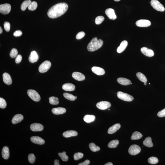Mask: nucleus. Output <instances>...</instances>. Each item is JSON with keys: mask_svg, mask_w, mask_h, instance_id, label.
I'll use <instances>...</instances> for the list:
<instances>
[{"mask_svg": "<svg viewBox=\"0 0 165 165\" xmlns=\"http://www.w3.org/2000/svg\"><path fill=\"white\" fill-rule=\"evenodd\" d=\"M84 156V154L81 152H78L75 153L74 155V158L76 161L79 160L82 158Z\"/></svg>", "mask_w": 165, "mask_h": 165, "instance_id": "nucleus-41", "label": "nucleus"}, {"mask_svg": "<svg viewBox=\"0 0 165 165\" xmlns=\"http://www.w3.org/2000/svg\"><path fill=\"white\" fill-rule=\"evenodd\" d=\"M39 56L37 53L35 51H33L31 52L29 57L28 60L31 63H34L38 61Z\"/></svg>", "mask_w": 165, "mask_h": 165, "instance_id": "nucleus-13", "label": "nucleus"}, {"mask_svg": "<svg viewBox=\"0 0 165 165\" xmlns=\"http://www.w3.org/2000/svg\"><path fill=\"white\" fill-rule=\"evenodd\" d=\"M114 1H115L118 2L120 1V0H114Z\"/></svg>", "mask_w": 165, "mask_h": 165, "instance_id": "nucleus-53", "label": "nucleus"}, {"mask_svg": "<svg viewBox=\"0 0 165 165\" xmlns=\"http://www.w3.org/2000/svg\"><path fill=\"white\" fill-rule=\"evenodd\" d=\"M119 143V141L118 140H112L109 143L108 146L110 148H115L118 146Z\"/></svg>", "mask_w": 165, "mask_h": 165, "instance_id": "nucleus-32", "label": "nucleus"}, {"mask_svg": "<svg viewBox=\"0 0 165 165\" xmlns=\"http://www.w3.org/2000/svg\"><path fill=\"white\" fill-rule=\"evenodd\" d=\"M78 133L76 131L70 130L66 131L63 133V137L65 138H69L73 137H76Z\"/></svg>", "mask_w": 165, "mask_h": 165, "instance_id": "nucleus-24", "label": "nucleus"}, {"mask_svg": "<svg viewBox=\"0 0 165 165\" xmlns=\"http://www.w3.org/2000/svg\"><path fill=\"white\" fill-rule=\"evenodd\" d=\"M28 158L29 162L31 164H33L34 162L35 159H36V157L33 154H30L28 155Z\"/></svg>", "mask_w": 165, "mask_h": 165, "instance_id": "nucleus-42", "label": "nucleus"}, {"mask_svg": "<svg viewBox=\"0 0 165 165\" xmlns=\"http://www.w3.org/2000/svg\"><path fill=\"white\" fill-rule=\"evenodd\" d=\"M62 89L66 91H73L75 90V86L74 85L71 83H67L63 85Z\"/></svg>", "mask_w": 165, "mask_h": 165, "instance_id": "nucleus-21", "label": "nucleus"}, {"mask_svg": "<svg viewBox=\"0 0 165 165\" xmlns=\"http://www.w3.org/2000/svg\"><path fill=\"white\" fill-rule=\"evenodd\" d=\"M3 32V30L1 27H0V34H1Z\"/></svg>", "mask_w": 165, "mask_h": 165, "instance_id": "nucleus-52", "label": "nucleus"}, {"mask_svg": "<svg viewBox=\"0 0 165 165\" xmlns=\"http://www.w3.org/2000/svg\"><path fill=\"white\" fill-rule=\"evenodd\" d=\"M105 20L104 17L103 16H98L96 17L95 20V23L96 24L99 25L103 22Z\"/></svg>", "mask_w": 165, "mask_h": 165, "instance_id": "nucleus-39", "label": "nucleus"}, {"mask_svg": "<svg viewBox=\"0 0 165 165\" xmlns=\"http://www.w3.org/2000/svg\"><path fill=\"white\" fill-rule=\"evenodd\" d=\"M90 163V161L89 160H86L84 162L80 163L78 165H88Z\"/></svg>", "mask_w": 165, "mask_h": 165, "instance_id": "nucleus-49", "label": "nucleus"}, {"mask_svg": "<svg viewBox=\"0 0 165 165\" xmlns=\"http://www.w3.org/2000/svg\"><path fill=\"white\" fill-rule=\"evenodd\" d=\"M89 148L91 151L93 152H96L99 151L100 150V148L98 146L96 145L95 144L93 143H91L89 144Z\"/></svg>", "mask_w": 165, "mask_h": 165, "instance_id": "nucleus-35", "label": "nucleus"}, {"mask_svg": "<svg viewBox=\"0 0 165 165\" xmlns=\"http://www.w3.org/2000/svg\"><path fill=\"white\" fill-rule=\"evenodd\" d=\"M151 24V22L147 20H139L137 21L136 22V25L139 27H147L150 26Z\"/></svg>", "mask_w": 165, "mask_h": 165, "instance_id": "nucleus-10", "label": "nucleus"}, {"mask_svg": "<svg viewBox=\"0 0 165 165\" xmlns=\"http://www.w3.org/2000/svg\"><path fill=\"white\" fill-rule=\"evenodd\" d=\"M111 104L109 102L101 101L98 102L96 104V106L99 109L104 110L107 109L111 106Z\"/></svg>", "mask_w": 165, "mask_h": 165, "instance_id": "nucleus-9", "label": "nucleus"}, {"mask_svg": "<svg viewBox=\"0 0 165 165\" xmlns=\"http://www.w3.org/2000/svg\"><path fill=\"white\" fill-rule=\"evenodd\" d=\"M11 6L8 4H2L0 5V12L4 14H9L11 12Z\"/></svg>", "mask_w": 165, "mask_h": 165, "instance_id": "nucleus-8", "label": "nucleus"}, {"mask_svg": "<svg viewBox=\"0 0 165 165\" xmlns=\"http://www.w3.org/2000/svg\"><path fill=\"white\" fill-rule=\"evenodd\" d=\"M85 35V33L84 32H81L78 33L76 36V38L77 39L80 40L83 38Z\"/></svg>", "mask_w": 165, "mask_h": 165, "instance_id": "nucleus-45", "label": "nucleus"}, {"mask_svg": "<svg viewBox=\"0 0 165 165\" xmlns=\"http://www.w3.org/2000/svg\"><path fill=\"white\" fill-rule=\"evenodd\" d=\"M103 44V41L102 40H98L97 37H94L88 44L87 48L89 52H94L100 48Z\"/></svg>", "mask_w": 165, "mask_h": 165, "instance_id": "nucleus-2", "label": "nucleus"}, {"mask_svg": "<svg viewBox=\"0 0 165 165\" xmlns=\"http://www.w3.org/2000/svg\"><path fill=\"white\" fill-rule=\"evenodd\" d=\"M18 54V51L17 49L15 48H13L11 51L9 53L10 57L12 58H14L17 56Z\"/></svg>", "mask_w": 165, "mask_h": 165, "instance_id": "nucleus-40", "label": "nucleus"}, {"mask_svg": "<svg viewBox=\"0 0 165 165\" xmlns=\"http://www.w3.org/2000/svg\"><path fill=\"white\" fill-rule=\"evenodd\" d=\"M52 112L55 115H60L63 114L66 112V109L62 107H59L58 108H53Z\"/></svg>", "mask_w": 165, "mask_h": 165, "instance_id": "nucleus-19", "label": "nucleus"}, {"mask_svg": "<svg viewBox=\"0 0 165 165\" xmlns=\"http://www.w3.org/2000/svg\"><path fill=\"white\" fill-rule=\"evenodd\" d=\"M4 27L5 30L7 32H9L10 30V24L9 22H5L4 24Z\"/></svg>", "mask_w": 165, "mask_h": 165, "instance_id": "nucleus-44", "label": "nucleus"}, {"mask_svg": "<svg viewBox=\"0 0 165 165\" xmlns=\"http://www.w3.org/2000/svg\"><path fill=\"white\" fill-rule=\"evenodd\" d=\"M142 137V134L141 133L136 131L133 133L131 139L132 140H138L141 138Z\"/></svg>", "mask_w": 165, "mask_h": 165, "instance_id": "nucleus-29", "label": "nucleus"}, {"mask_svg": "<svg viewBox=\"0 0 165 165\" xmlns=\"http://www.w3.org/2000/svg\"><path fill=\"white\" fill-rule=\"evenodd\" d=\"M144 84L145 85H146L147 83H144Z\"/></svg>", "mask_w": 165, "mask_h": 165, "instance_id": "nucleus-54", "label": "nucleus"}, {"mask_svg": "<svg viewBox=\"0 0 165 165\" xmlns=\"http://www.w3.org/2000/svg\"><path fill=\"white\" fill-rule=\"evenodd\" d=\"M150 4L155 10L161 12H163L165 11L164 6L157 0H152Z\"/></svg>", "mask_w": 165, "mask_h": 165, "instance_id": "nucleus-5", "label": "nucleus"}, {"mask_svg": "<svg viewBox=\"0 0 165 165\" xmlns=\"http://www.w3.org/2000/svg\"><path fill=\"white\" fill-rule=\"evenodd\" d=\"M44 126L39 123H35L31 125L30 129L33 132H40L43 130Z\"/></svg>", "mask_w": 165, "mask_h": 165, "instance_id": "nucleus-11", "label": "nucleus"}, {"mask_svg": "<svg viewBox=\"0 0 165 165\" xmlns=\"http://www.w3.org/2000/svg\"><path fill=\"white\" fill-rule=\"evenodd\" d=\"M68 6L66 3H58L53 6L47 12V15L50 18H55L64 14L68 10Z\"/></svg>", "mask_w": 165, "mask_h": 165, "instance_id": "nucleus-1", "label": "nucleus"}, {"mask_svg": "<svg viewBox=\"0 0 165 165\" xmlns=\"http://www.w3.org/2000/svg\"><path fill=\"white\" fill-rule=\"evenodd\" d=\"M118 82L122 85L126 86L130 84V80L124 78L120 77L117 79Z\"/></svg>", "mask_w": 165, "mask_h": 165, "instance_id": "nucleus-26", "label": "nucleus"}, {"mask_svg": "<svg viewBox=\"0 0 165 165\" xmlns=\"http://www.w3.org/2000/svg\"><path fill=\"white\" fill-rule=\"evenodd\" d=\"M27 94L30 98L35 101L39 102L41 100V98L39 94L34 90H28L27 91Z\"/></svg>", "mask_w": 165, "mask_h": 165, "instance_id": "nucleus-6", "label": "nucleus"}, {"mask_svg": "<svg viewBox=\"0 0 165 165\" xmlns=\"http://www.w3.org/2000/svg\"><path fill=\"white\" fill-rule=\"evenodd\" d=\"M137 76L140 81L144 83H147V77L143 74L140 72H138L137 73Z\"/></svg>", "mask_w": 165, "mask_h": 165, "instance_id": "nucleus-31", "label": "nucleus"}, {"mask_svg": "<svg viewBox=\"0 0 165 165\" xmlns=\"http://www.w3.org/2000/svg\"><path fill=\"white\" fill-rule=\"evenodd\" d=\"M105 13L110 20H115L117 18L114 10L112 8H108L105 11Z\"/></svg>", "mask_w": 165, "mask_h": 165, "instance_id": "nucleus-12", "label": "nucleus"}, {"mask_svg": "<svg viewBox=\"0 0 165 165\" xmlns=\"http://www.w3.org/2000/svg\"><path fill=\"white\" fill-rule=\"evenodd\" d=\"M72 76L74 79L79 81H83L85 79V76L82 73L78 72H73L72 74Z\"/></svg>", "mask_w": 165, "mask_h": 165, "instance_id": "nucleus-14", "label": "nucleus"}, {"mask_svg": "<svg viewBox=\"0 0 165 165\" xmlns=\"http://www.w3.org/2000/svg\"><path fill=\"white\" fill-rule=\"evenodd\" d=\"M141 52L147 56L152 57L154 55L153 51L145 47H142L141 49Z\"/></svg>", "mask_w": 165, "mask_h": 165, "instance_id": "nucleus-15", "label": "nucleus"}, {"mask_svg": "<svg viewBox=\"0 0 165 165\" xmlns=\"http://www.w3.org/2000/svg\"><path fill=\"white\" fill-rule=\"evenodd\" d=\"M22 34V32L20 30H18L14 32L13 34V35L14 36L18 37L21 36Z\"/></svg>", "mask_w": 165, "mask_h": 165, "instance_id": "nucleus-48", "label": "nucleus"}, {"mask_svg": "<svg viewBox=\"0 0 165 165\" xmlns=\"http://www.w3.org/2000/svg\"><path fill=\"white\" fill-rule=\"evenodd\" d=\"M3 158L5 159H7L9 156V152L8 147L5 146L3 147L2 152Z\"/></svg>", "mask_w": 165, "mask_h": 165, "instance_id": "nucleus-25", "label": "nucleus"}, {"mask_svg": "<svg viewBox=\"0 0 165 165\" xmlns=\"http://www.w3.org/2000/svg\"><path fill=\"white\" fill-rule=\"evenodd\" d=\"M22 59V56L20 55V54H18V55H17V56L16 57L15 60L16 63L17 64L20 63V62H21Z\"/></svg>", "mask_w": 165, "mask_h": 165, "instance_id": "nucleus-47", "label": "nucleus"}, {"mask_svg": "<svg viewBox=\"0 0 165 165\" xmlns=\"http://www.w3.org/2000/svg\"><path fill=\"white\" fill-rule=\"evenodd\" d=\"M66 154V153L65 152H63L62 153H59V156L61 158L62 161H67L68 160V157L67 156Z\"/></svg>", "mask_w": 165, "mask_h": 165, "instance_id": "nucleus-36", "label": "nucleus"}, {"mask_svg": "<svg viewBox=\"0 0 165 165\" xmlns=\"http://www.w3.org/2000/svg\"><path fill=\"white\" fill-rule=\"evenodd\" d=\"M148 162L150 164H156L158 162V158L155 157H152L148 159Z\"/></svg>", "mask_w": 165, "mask_h": 165, "instance_id": "nucleus-38", "label": "nucleus"}, {"mask_svg": "<svg viewBox=\"0 0 165 165\" xmlns=\"http://www.w3.org/2000/svg\"><path fill=\"white\" fill-rule=\"evenodd\" d=\"M105 165H113V164L111 162H108L105 164Z\"/></svg>", "mask_w": 165, "mask_h": 165, "instance_id": "nucleus-51", "label": "nucleus"}, {"mask_svg": "<svg viewBox=\"0 0 165 165\" xmlns=\"http://www.w3.org/2000/svg\"><path fill=\"white\" fill-rule=\"evenodd\" d=\"M7 103L4 99L0 98V108L1 109H4L7 106Z\"/></svg>", "mask_w": 165, "mask_h": 165, "instance_id": "nucleus-43", "label": "nucleus"}, {"mask_svg": "<svg viewBox=\"0 0 165 165\" xmlns=\"http://www.w3.org/2000/svg\"><path fill=\"white\" fill-rule=\"evenodd\" d=\"M75 97H76V99L77 98V97L76 96H75Z\"/></svg>", "mask_w": 165, "mask_h": 165, "instance_id": "nucleus-55", "label": "nucleus"}, {"mask_svg": "<svg viewBox=\"0 0 165 165\" xmlns=\"http://www.w3.org/2000/svg\"><path fill=\"white\" fill-rule=\"evenodd\" d=\"M92 71L98 75H103L105 74V72L103 69L98 67L94 66L92 68Z\"/></svg>", "mask_w": 165, "mask_h": 165, "instance_id": "nucleus-17", "label": "nucleus"}, {"mask_svg": "<svg viewBox=\"0 0 165 165\" xmlns=\"http://www.w3.org/2000/svg\"><path fill=\"white\" fill-rule=\"evenodd\" d=\"M143 144L144 145L148 147H152L153 146V144L152 143V139L151 137H148L143 141Z\"/></svg>", "mask_w": 165, "mask_h": 165, "instance_id": "nucleus-27", "label": "nucleus"}, {"mask_svg": "<svg viewBox=\"0 0 165 165\" xmlns=\"http://www.w3.org/2000/svg\"><path fill=\"white\" fill-rule=\"evenodd\" d=\"M110 110V109H109V110Z\"/></svg>", "mask_w": 165, "mask_h": 165, "instance_id": "nucleus-57", "label": "nucleus"}, {"mask_svg": "<svg viewBox=\"0 0 165 165\" xmlns=\"http://www.w3.org/2000/svg\"><path fill=\"white\" fill-rule=\"evenodd\" d=\"M60 164L59 163V161L58 160L56 159L54 161V165H60Z\"/></svg>", "mask_w": 165, "mask_h": 165, "instance_id": "nucleus-50", "label": "nucleus"}, {"mask_svg": "<svg viewBox=\"0 0 165 165\" xmlns=\"http://www.w3.org/2000/svg\"><path fill=\"white\" fill-rule=\"evenodd\" d=\"M117 95L118 98L125 101H132L134 99L132 96L121 92H118L117 94Z\"/></svg>", "mask_w": 165, "mask_h": 165, "instance_id": "nucleus-3", "label": "nucleus"}, {"mask_svg": "<svg viewBox=\"0 0 165 165\" xmlns=\"http://www.w3.org/2000/svg\"><path fill=\"white\" fill-rule=\"evenodd\" d=\"M158 117L160 118L164 117H165V108L161 110L157 114Z\"/></svg>", "mask_w": 165, "mask_h": 165, "instance_id": "nucleus-46", "label": "nucleus"}, {"mask_svg": "<svg viewBox=\"0 0 165 165\" xmlns=\"http://www.w3.org/2000/svg\"><path fill=\"white\" fill-rule=\"evenodd\" d=\"M51 65L52 64L49 61H45L40 65L39 68L40 72L42 73L46 72L50 69Z\"/></svg>", "mask_w": 165, "mask_h": 165, "instance_id": "nucleus-4", "label": "nucleus"}, {"mask_svg": "<svg viewBox=\"0 0 165 165\" xmlns=\"http://www.w3.org/2000/svg\"><path fill=\"white\" fill-rule=\"evenodd\" d=\"M31 140L33 143L39 145H43L45 143V141L41 138L37 136L31 137Z\"/></svg>", "mask_w": 165, "mask_h": 165, "instance_id": "nucleus-16", "label": "nucleus"}, {"mask_svg": "<svg viewBox=\"0 0 165 165\" xmlns=\"http://www.w3.org/2000/svg\"><path fill=\"white\" fill-rule=\"evenodd\" d=\"M141 151L140 147L137 145H133L131 146L129 150V154L132 155H135L138 154Z\"/></svg>", "mask_w": 165, "mask_h": 165, "instance_id": "nucleus-7", "label": "nucleus"}, {"mask_svg": "<svg viewBox=\"0 0 165 165\" xmlns=\"http://www.w3.org/2000/svg\"><path fill=\"white\" fill-rule=\"evenodd\" d=\"M23 119V115L21 114H17L15 115L13 118L12 122L14 124H16L20 122Z\"/></svg>", "mask_w": 165, "mask_h": 165, "instance_id": "nucleus-23", "label": "nucleus"}, {"mask_svg": "<svg viewBox=\"0 0 165 165\" xmlns=\"http://www.w3.org/2000/svg\"><path fill=\"white\" fill-rule=\"evenodd\" d=\"M37 7V4L36 2L33 1L30 4L28 7L29 10L33 11L35 10Z\"/></svg>", "mask_w": 165, "mask_h": 165, "instance_id": "nucleus-37", "label": "nucleus"}, {"mask_svg": "<svg viewBox=\"0 0 165 165\" xmlns=\"http://www.w3.org/2000/svg\"><path fill=\"white\" fill-rule=\"evenodd\" d=\"M121 124H115L109 128L108 130V133L112 134L114 133L121 128Z\"/></svg>", "mask_w": 165, "mask_h": 165, "instance_id": "nucleus-20", "label": "nucleus"}, {"mask_svg": "<svg viewBox=\"0 0 165 165\" xmlns=\"http://www.w3.org/2000/svg\"><path fill=\"white\" fill-rule=\"evenodd\" d=\"M131 84H132V83H131Z\"/></svg>", "mask_w": 165, "mask_h": 165, "instance_id": "nucleus-56", "label": "nucleus"}, {"mask_svg": "<svg viewBox=\"0 0 165 165\" xmlns=\"http://www.w3.org/2000/svg\"><path fill=\"white\" fill-rule=\"evenodd\" d=\"M49 103L53 105H57L59 103V99L57 97L52 96L49 98Z\"/></svg>", "mask_w": 165, "mask_h": 165, "instance_id": "nucleus-33", "label": "nucleus"}, {"mask_svg": "<svg viewBox=\"0 0 165 165\" xmlns=\"http://www.w3.org/2000/svg\"><path fill=\"white\" fill-rule=\"evenodd\" d=\"M3 81L6 84L9 85L12 84V80L10 75L8 73H5L3 75Z\"/></svg>", "mask_w": 165, "mask_h": 165, "instance_id": "nucleus-18", "label": "nucleus"}, {"mask_svg": "<svg viewBox=\"0 0 165 165\" xmlns=\"http://www.w3.org/2000/svg\"><path fill=\"white\" fill-rule=\"evenodd\" d=\"M95 118V116L94 115H86L84 117V120L86 123H90L94 121Z\"/></svg>", "mask_w": 165, "mask_h": 165, "instance_id": "nucleus-28", "label": "nucleus"}, {"mask_svg": "<svg viewBox=\"0 0 165 165\" xmlns=\"http://www.w3.org/2000/svg\"><path fill=\"white\" fill-rule=\"evenodd\" d=\"M64 97L68 100L71 101H74L76 99V97L73 94L68 93H65L63 94Z\"/></svg>", "mask_w": 165, "mask_h": 165, "instance_id": "nucleus-34", "label": "nucleus"}, {"mask_svg": "<svg viewBox=\"0 0 165 165\" xmlns=\"http://www.w3.org/2000/svg\"><path fill=\"white\" fill-rule=\"evenodd\" d=\"M128 42L126 41H124L121 43L120 46L117 49V52L119 53L122 52L125 50L128 46Z\"/></svg>", "mask_w": 165, "mask_h": 165, "instance_id": "nucleus-22", "label": "nucleus"}, {"mask_svg": "<svg viewBox=\"0 0 165 165\" xmlns=\"http://www.w3.org/2000/svg\"><path fill=\"white\" fill-rule=\"evenodd\" d=\"M32 3L31 0H26L22 3L21 8L22 10L24 11L27 8L29 7L30 4Z\"/></svg>", "mask_w": 165, "mask_h": 165, "instance_id": "nucleus-30", "label": "nucleus"}]
</instances>
